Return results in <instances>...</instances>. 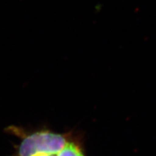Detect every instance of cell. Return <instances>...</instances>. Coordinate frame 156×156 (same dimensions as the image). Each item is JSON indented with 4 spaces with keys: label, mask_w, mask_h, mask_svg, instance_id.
Here are the masks:
<instances>
[{
    "label": "cell",
    "mask_w": 156,
    "mask_h": 156,
    "mask_svg": "<svg viewBox=\"0 0 156 156\" xmlns=\"http://www.w3.org/2000/svg\"><path fill=\"white\" fill-rule=\"evenodd\" d=\"M61 156H84L80 148L69 140L61 151Z\"/></svg>",
    "instance_id": "cell-2"
},
{
    "label": "cell",
    "mask_w": 156,
    "mask_h": 156,
    "mask_svg": "<svg viewBox=\"0 0 156 156\" xmlns=\"http://www.w3.org/2000/svg\"><path fill=\"white\" fill-rule=\"evenodd\" d=\"M69 140L63 134L41 130L25 135L17 156H61L60 151Z\"/></svg>",
    "instance_id": "cell-1"
}]
</instances>
